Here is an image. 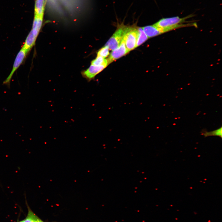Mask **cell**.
Here are the masks:
<instances>
[{
  "label": "cell",
  "instance_id": "1",
  "mask_svg": "<svg viewBox=\"0 0 222 222\" xmlns=\"http://www.w3.org/2000/svg\"><path fill=\"white\" fill-rule=\"evenodd\" d=\"M192 16L189 15L182 18L178 16L163 18L153 25L160 28L164 33L181 27L195 25L194 23L183 24L185 22L186 19Z\"/></svg>",
  "mask_w": 222,
  "mask_h": 222
},
{
  "label": "cell",
  "instance_id": "2",
  "mask_svg": "<svg viewBox=\"0 0 222 222\" xmlns=\"http://www.w3.org/2000/svg\"><path fill=\"white\" fill-rule=\"evenodd\" d=\"M128 27V26L124 25L119 27L107 42L105 46L112 51L117 48L121 44Z\"/></svg>",
  "mask_w": 222,
  "mask_h": 222
},
{
  "label": "cell",
  "instance_id": "3",
  "mask_svg": "<svg viewBox=\"0 0 222 222\" xmlns=\"http://www.w3.org/2000/svg\"><path fill=\"white\" fill-rule=\"evenodd\" d=\"M138 34V27L128 26L124 38L125 47L129 52L136 47Z\"/></svg>",
  "mask_w": 222,
  "mask_h": 222
},
{
  "label": "cell",
  "instance_id": "4",
  "mask_svg": "<svg viewBox=\"0 0 222 222\" xmlns=\"http://www.w3.org/2000/svg\"><path fill=\"white\" fill-rule=\"evenodd\" d=\"M27 53V51L21 48L16 56L10 73L3 81V84L6 85L9 88H10V81L14 73L22 64Z\"/></svg>",
  "mask_w": 222,
  "mask_h": 222
},
{
  "label": "cell",
  "instance_id": "5",
  "mask_svg": "<svg viewBox=\"0 0 222 222\" xmlns=\"http://www.w3.org/2000/svg\"><path fill=\"white\" fill-rule=\"evenodd\" d=\"M128 52L125 47L123 37L119 46L113 51L109 57L107 59L108 64L115 60L125 55Z\"/></svg>",
  "mask_w": 222,
  "mask_h": 222
},
{
  "label": "cell",
  "instance_id": "6",
  "mask_svg": "<svg viewBox=\"0 0 222 222\" xmlns=\"http://www.w3.org/2000/svg\"><path fill=\"white\" fill-rule=\"evenodd\" d=\"M107 66L103 65L97 66L91 65L87 70L82 73V76L88 81L93 79L95 76L103 70Z\"/></svg>",
  "mask_w": 222,
  "mask_h": 222
},
{
  "label": "cell",
  "instance_id": "7",
  "mask_svg": "<svg viewBox=\"0 0 222 222\" xmlns=\"http://www.w3.org/2000/svg\"><path fill=\"white\" fill-rule=\"evenodd\" d=\"M142 28L148 38L154 37L163 33L160 28L157 27L154 25L146 26Z\"/></svg>",
  "mask_w": 222,
  "mask_h": 222
},
{
  "label": "cell",
  "instance_id": "8",
  "mask_svg": "<svg viewBox=\"0 0 222 222\" xmlns=\"http://www.w3.org/2000/svg\"><path fill=\"white\" fill-rule=\"evenodd\" d=\"M37 39L31 31L27 35L22 48L28 53L30 51L35 45Z\"/></svg>",
  "mask_w": 222,
  "mask_h": 222
},
{
  "label": "cell",
  "instance_id": "9",
  "mask_svg": "<svg viewBox=\"0 0 222 222\" xmlns=\"http://www.w3.org/2000/svg\"><path fill=\"white\" fill-rule=\"evenodd\" d=\"M43 19V17L35 15L31 31L34 36L37 38L42 27Z\"/></svg>",
  "mask_w": 222,
  "mask_h": 222
},
{
  "label": "cell",
  "instance_id": "10",
  "mask_svg": "<svg viewBox=\"0 0 222 222\" xmlns=\"http://www.w3.org/2000/svg\"><path fill=\"white\" fill-rule=\"evenodd\" d=\"M45 0H36L35 6V15L43 17Z\"/></svg>",
  "mask_w": 222,
  "mask_h": 222
},
{
  "label": "cell",
  "instance_id": "11",
  "mask_svg": "<svg viewBox=\"0 0 222 222\" xmlns=\"http://www.w3.org/2000/svg\"><path fill=\"white\" fill-rule=\"evenodd\" d=\"M138 34L136 47L142 44L148 39L142 27H138Z\"/></svg>",
  "mask_w": 222,
  "mask_h": 222
},
{
  "label": "cell",
  "instance_id": "12",
  "mask_svg": "<svg viewBox=\"0 0 222 222\" xmlns=\"http://www.w3.org/2000/svg\"><path fill=\"white\" fill-rule=\"evenodd\" d=\"M201 134L205 137L209 136H216L220 137H222V128L221 127L216 130L208 132L206 130H202L201 132Z\"/></svg>",
  "mask_w": 222,
  "mask_h": 222
},
{
  "label": "cell",
  "instance_id": "13",
  "mask_svg": "<svg viewBox=\"0 0 222 222\" xmlns=\"http://www.w3.org/2000/svg\"><path fill=\"white\" fill-rule=\"evenodd\" d=\"M28 210L27 217L24 222H37L38 216L32 211L26 202Z\"/></svg>",
  "mask_w": 222,
  "mask_h": 222
},
{
  "label": "cell",
  "instance_id": "14",
  "mask_svg": "<svg viewBox=\"0 0 222 222\" xmlns=\"http://www.w3.org/2000/svg\"><path fill=\"white\" fill-rule=\"evenodd\" d=\"M91 65L97 66L103 65H108V63L107 60L101 56H97L95 59L91 62Z\"/></svg>",
  "mask_w": 222,
  "mask_h": 222
},
{
  "label": "cell",
  "instance_id": "15",
  "mask_svg": "<svg viewBox=\"0 0 222 222\" xmlns=\"http://www.w3.org/2000/svg\"><path fill=\"white\" fill-rule=\"evenodd\" d=\"M109 55V49L106 46L102 47L97 52V56H100L104 58Z\"/></svg>",
  "mask_w": 222,
  "mask_h": 222
},
{
  "label": "cell",
  "instance_id": "16",
  "mask_svg": "<svg viewBox=\"0 0 222 222\" xmlns=\"http://www.w3.org/2000/svg\"><path fill=\"white\" fill-rule=\"evenodd\" d=\"M37 222H45L43 221V220H42L39 218L38 217V219H37Z\"/></svg>",
  "mask_w": 222,
  "mask_h": 222
},
{
  "label": "cell",
  "instance_id": "17",
  "mask_svg": "<svg viewBox=\"0 0 222 222\" xmlns=\"http://www.w3.org/2000/svg\"><path fill=\"white\" fill-rule=\"evenodd\" d=\"M24 222V220H21V221H19V222Z\"/></svg>",
  "mask_w": 222,
  "mask_h": 222
}]
</instances>
